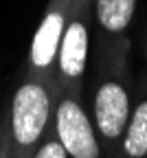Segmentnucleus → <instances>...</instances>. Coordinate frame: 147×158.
<instances>
[{
	"mask_svg": "<svg viewBox=\"0 0 147 158\" xmlns=\"http://www.w3.org/2000/svg\"><path fill=\"white\" fill-rule=\"evenodd\" d=\"M86 57H88V29L83 22L73 20L64 29L59 51H57L61 77L68 81H77L83 75V68H86Z\"/></svg>",
	"mask_w": 147,
	"mask_h": 158,
	"instance_id": "obj_4",
	"label": "nucleus"
},
{
	"mask_svg": "<svg viewBox=\"0 0 147 158\" xmlns=\"http://www.w3.org/2000/svg\"><path fill=\"white\" fill-rule=\"evenodd\" d=\"M123 145L132 158H141L147 154V101H143L134 110V116L130 118Z\"/></svg>",
	"mask_w": 147,
	"mask_h": 158,
	"instance_id": "obj_7",
	"label": "nucleus"
},
{
	"mask_svg": "<svg viewBox=\"0 0 147 158\" xmlns=\"http://www.w3.org/2000/svg\"><path fill=\"white\" fill-rule=\"evenodd\" d=\"M57 141L73 158H99V143L86 112L75 99H61L55 112Z\"/></svg>",
	"mask_w": 147,
	"mask_h": 158,
	"instance_id": "obj_2",
	"label": "nucleus"
},
{
	"mask_svg": "<svg viewBox=\"0 0 147 158\" xmlns=\"http://www.w3.org/2000/svg\"><path fill=\"white\" fill-rule=\"evenodd\" d=\"M33 158H68V154H66L64 147H61L59 141H46L33 154Z\"/></svg>",
	"mask_w": 147,
	"mask_h": 158,
	"instance_id": "obj_8",
	"label": "nucleus"
},
{
	"mask_svg": "<svg viewBox=\"0 0 147 158\" xmlns=\"http://www.w3.org/2000/svg\"><path fill=\"white\" fill-rule=\"evenodd\" d=\"M94 118L99 132L106 138H119L130 118V99L121 84L108 81L97 90L94 97Z\"/></svg>",
	"mask_w": 147,
	"mask_h": 158,
	"instance_id": "obj_3",
	"label": "nucleus"
},
{
	"mask_svg": "<svg viewBox=\"0 0 147 158\" xmlns=\"http://www.w3.org/2000/svg\"><path fill=\"white\" fill-rule=\"evenodd\" d=\"M51 118L48 90L37 81H24L13 94L11 103V136L18 147L29 149L44 134Z\"/></svg>",
	"mask_w": 147,
	"mask_h": 158,
	"instance_id": "obj_1",
	"label": "nucleus"
},
{
	"mask_svg": "<svg viewBox=\"0 0 147 158\" xmlns=\"http://www.w3.org/2000/svg\"><path fill=\"white\" fill-rule=\"evenodd\" d=\"M64 35V13L59 9H51L40 22L33 42H31V64L37 70H48L57 57L59 42Z\"/></svg>",
	"mask_w": 147,
	"mask_h": 158,
	"instance_id": "obj_5",
	"label": "nucleus"
},
{
	"mask_svg": "<svg viewBox=\"0 0 147 158\" xmlns=\"http://www.w3.org/2000/svg\"><path fill=\"white\" fill-rule=\"evenodd\" d=\"M136 9V0H97V20L112 33L123 31L130 24Z\"/></svg>",
	"mask_w": 147,
	"mask_h": 158,
	"instance_id": "obj_6",
	"label": "nucleus"
}]
</instances>
